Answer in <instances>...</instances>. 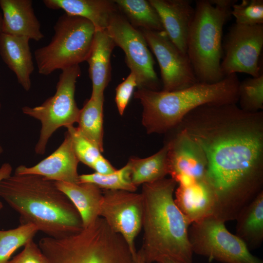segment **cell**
<instances>
[{"label": "cell", "instance_id": "obj_1", "mask_svg": "<svg viewBox=\"0 0 263 263\" xmlns=\"http://www.w3.org/2000/svg\"><path fill=\"white\" fill-rule=\"evenodd\" d=\"M177 128L205 153V180L216 198L213 217L225 223L235 220L263 191V111L205 104L188 113Z\"/></svg>", "mask_w": 263, "mask_h": 263}, {"label": "cell", "instance_id": "obj_2", "mask_svg": "<svg viewBox=\"0 0 263 263\" xmlns=\"http://www.w3.org/2000/svg\"><path fill=\"white\" fill-rule=\"evenodd\" d=\"M0 196L19 214L21 224H32L49 237L61 238L83 228L77 209L55 181L14 174L0 182Z\"/></svg>", "mask_w": 263, "mask_h": 263}, {"label": "cell", "instance_id": "obj_3", "mask_svg": "<svg viewBox=\"0 0 263 263\" xmlns=\"http://www.w3.org/2000/svg\"><path fill=\"white\" fill-rule=\"evenodd\" d=\"M177 183L172 178L143 184V243L139 251L146 263L169 258L192 263L190 224L175 203Z\"/></svg>", "mask_w": 263, "mask_h": 263}, {"label": "cell", "instance_id": "obj_4", "mask_svg": "<svg viewBox=\"0 0 263 263\" xmlns=\"http://www.w3.org/2000/svg\"><path fill=\"white\" fill-rule=\"evenodd\" d=\"M239 83L233 74L214 83L198 82L170 92L140 88L134 94L142 105V124L147 132L160 133L176 128L188 113L202 105L237 104Z\"/></svg>", "mask_w": 263, "mask_h": 263}, {"label": "cell", "instance_id": "obj_5", "mask_svg": "<svg viewBox=\"0 0 263 263\" xmlns=\"http://www.w3.org/2000/svg\"><path fill=\"white\" fill-rule=\"evenodd\" d=\"M38 246L49 263H136L124 239L101 217L65 237L43 238Z\"/></svg>", "mask_w": 263, "mask_h": 263}, {"label": "cell", "instance_id": "obj_6", "mask_svg": "<svg viewBox=\"0 0 263 263\" xmlns=\"http://www.w3.org/2000/svg\"><path fill=\"white\" fill-rule=\"evenodd\" d=\"M236 2V0L196 1L187 53L198 82L214 83L225 77L221 68L223 27Z\"/></svg>", "mask_w": 263, "mask_h": 263}, {"label": "cell", "instance_id": "obj_7", "mask_svg": "<svg viewBox=\"0 0 263 263\" xmlns=\"http://www.w3.org/2000/svg\"><path fill=\"white\" fill-rule=\"evenodd\" d=\"M54 30L50 42L34 53L38 73L44 75L86 61L95 32L88 20L65 13L59 17Z\"/></svg>", "mask_w": 263, "mask_h": 263}, {"label": "cell", "instance_id": "obj_8", "mask_svg": "<svg viewBox=\"0 0 263 263\" xmlns=\"http://www.w3.org/2000/svg\"><path fill=\"white\" fill-rule=\"evenodd\" d=\"M79 65L61 70L55 94L40 105L24 106L22 113L39 120L41 124L39 137L35 151L43 155L52 134L59 128H68L77 123L80 109L75 98V84L81 75Z\"/></svg>", "mask_w": 263, "mask_h": 263}, {"label": "cell", "instance_id": "obj_9", "mask_svg": "<svg viewBox=\"0 0 263 263\" xmlns=\"http://www.w3.org/2000/svg\"><path fill=\"white\" fill-rule=\"evenodd\" d=\"M188 237L193 253L223 263H263L245 243L213 216L191 224Z\"/></svg>", "mask_w": 263, "mask_h": 263}, {"label": "cell", "instance_id": "obj_10", "mask_svg": "<svg viewBox=\"0 0 263 263\" xmlns=\"http://www.w3.org/2000/svg\"><path fill=\"white\" fill-rule=\"evenodd\" d=\"M106 30L115 46L124 51L126 62L136 76L138 88L158 91L159 81L153 59L140 30L117 11L111 17Z\"/></svg>", "mask_w": 263, "mask_h": 263}, {"label": "cell", "instance_id": "obj_11", "mask_svg": "<svg viewBox=\"0 0 263 263\" xmlns=\"http://www.w3.org/2000/svg\"><path fill=\"white\" fill-rule=\"evenodd\" d=\"M221 63L224 75L243 73L255 77L262 74L259 64L263 47V25L231 26L222 44Z\"/></svg>", "mask_w": 263, "mask_h": 263}, {"label": "cell", "instance_id": "obj_12", "mask_svg": "<svg viewBox=\"0 0 263 263\" xmlns=\"http://www.w3.org/2000/svg\"><path fill=\"white\" fill-rule=\"evenodd\" d=\"M143 199L141 193L123 190H104L99 217L121 235L136 260L135 239L142 229Z\"/></svg>", "mask_w": 263, "mask_h": 263}, {"label": "cell", "instance_id": "obj_13", "mask_svg": "<svg viewBox=\"0 0 263 263\" xmlns=\"http://www.w3.org/2000/svg\"><path fill=\"white\" fill-rule=\"evenodd\" d=\"M140 31L158 62L163 91L184 89L198 82L187 54L181 52L164 31Z\"/></svg>", "mask_w": 263, "mask_h": 263}, {"label": "cell", "instance_id": "obj_14", "mask_svg": "<svg viewBox=\"0 0 263 263\" xmlns=\"http://www.w3.org/2000/svg\"><path fill=\"white\" fill-rule=\"evenodd\" d=\"M169 143V174L171 178L179 185H188L205 179L207 161L200 146L180 130Z\"/></svg>", "mask_w": 263, "mask_h": 263}, {"label": "cell", "instance_id": "obj_15", "mask_svg": "<svg viewBox=\"0 0 263 263\" xmlns=\"http://www.w3.org/2000/svg\"><path fill=\"white\" fill-rule=\"evenodd\" d=\"M79 161L73 148L71 136L67 132L59 147L49 156L32 166L20 165L14 174H35L55 182L78 183L77 167Z\"/></svg>", "mask_w": 263, "mask_h": 263}, {"label": "cell", "instance_id": "obj_16", "mask_svg": "<svg viewBox=\"0 0 263 263\" xmlns=\"http://www.w3.org/2000/svg\"><path fill=\"white\" fill-rule=\"evenodd\" d=\"M157 11L164 31L172 42L187 54V44L195 9L190 0H149Z\"/></svg>", "mask_w": 263, "mask_h": 263}, {"label": "cell", "instance_id": "obj_17", "mask_svg": "<svg viewBox=\"0 0 263 263\" xmlns=\"http://www.w3.org/2000/svg\"><path fill=\"white\" fill-rule=\"evenodd\" d=\"M31 0H0L1 33L38 41L44 38Z\"/></svg>", "mask_w": 263, "mask_h": 263}, {"label": "cell", "instance_id": "obj_18", "mask_svg": "<svg viewBox=\"0 0 263 263\" xmlns=\"http://www.w3.org/2000/svg\"><path fill=\"white\" fill-rule=\"evenodd\" d=\"M174 193L175 204L190 224L213 216L216 198L205 179L188 185H179Z\"/></svg>", "mask_w": 263, "mask_h": 263}, {"label": "cell", "instance_id": "obj_19", "mask_svg": "<svg viewBox=\"0 0 263 263\" xmlns=\"http://www.w3.org/2000/svg\"><path fill=\"white\" fill-rule=\"evenodd\" d=\"M115 45L106 30H95L86 60L92 84L91 98L104 96L111 77V56Z\"/></svg>", "mask_w": 263, "mask_h": 263}, {"label": "cell", "instance_id": "obj_20", "mask_svg": "<svg viewBox=\"0 0 263 263\" xmlns=\"http://www.w3.org/2000/svg\"><path fill=\"white\" fill-rule=\"evenodd\" d=\"M30 39L1 33L0 55L4 62L15 74L19 83L26 91L31 87V75L34 70Z\"/></svg>", "mask_w": 263, "mask_h": 263}, {"label": "cell", "instance_id": "obj_21", "mask_svg": "<svg viewBox=\"0 0 263 263\" xmlns=\"http://www.w3.org/2000/svg\"><path fill=\"white\" fill-rule=\"evenodd\" d=\"M43 3L49 9L88 20L95 30H106L111 17L118 11L114 1L109 0H44Z\"/></svg>", "mask_w": 263, "mask_h": 263}, {"label": "cell", "instance_id": "obj_22", "mask_svg": "<svg viewBox=\"0 0 263 263\" xmlns=\"http://www.w3.org/2000/svg\"><path fill=\"white\" fill-rule=\"evenodd\" d=\"M55 182L77 209L83 228L89 226L100 217V206L103 195L101 188L90 183Z\"/></svg>", "mask_w": 263, "mask_h": 263}, {"label": "cell", "instance_id": "obj_23", "mask_svg": "<svg viewBox=\"0 0 263 263\" xmlns=\"http://www.w3.org/2000/svg\"><path fill=\"white\" fill-rule=\"evenodd\" d=\"M235 235L249 250L259 247L263 242V191L239 212Z\"/></svg>", "mask_w": 263, "mask_h": 263}, {"label": "cell", "instance_id": "obj_24", "mask_svg": "<svg viewBox=\"0 0 263 263\" xmlns=\"http://www.w3.org/2000/svg\"><path fill=\"white\" fill-rule=\"evenodd\" d=\"M169 141L158 152L145 158H133L127 163L131 182L137 187L165 178L169 174Z\"/></svg>", "mask_w": 263, "mask_h": 263}, {"label": "cell", "instance_id": "obj_25", "mask_svg": "<svg viewBox=\"0 0 263 263\" xmlns=\"http://www.w3.org/2000/svg\"><path fill=\"white\" fill-rule=\"evenodd\" d=\"M104 96L91 98L80 109L77 129L99 150L103 151Z\"/></svg>", "mask_w": 263, "mask_h": 263}, {"label": "cell", "instance_id": "obj_26", "mask_svg": "<svg viewBox=\"0 0 263 263\" xmlns=\"http://www.w3.org/2000/svg\"><path fill=\"white\" fill-rule=\"evenodd\" d=\"M118 10L134 27L154 31H164L160 17L149 0H114Z\"/></svg>", "mask_w": 263, "mask_h": 263}, {"label": "cell", "instance_id": "obj_27", "mask_svg": "<svg viewBox=\"0 0 263 263\" xmlns=\"http://www.w3.org/2000/svg\"><path fill=\"white\" fill-rule=\"evenodd\" d=\"M38 231L32 224H23L18 227L0 230V263H7L14 252L25 245Z\"/></svg>", "mask_w": 263, "mask_h": 263}, {"label": "cell", "instance_id": "obj_28", "mask_svg": "<svg viewBox=\"0 0 263 263\" xmlns=\"http://www.w3.org/2000/svg\"><path fill=\"white\" fill-rule=\"evenodd\" d=\"M79 183H90L104 190H123L135 192L137 187L131 182L127 163L114 172L102 175L96 172L79 175Z\"/></svg>", "mask_w": 263, "mask_h": 263}, {"label": "cell", "instance_id": "obj_29", "mask_svg": "<svg viewBox=\"0 0 263 263\" xmlns=\"http://www.w3.org/2000/svg\"><path fill=\"white\" fill-rule=\"evenodd\" d=\"M240 108L246 112L255 113L263 109V74L249 77L240 82Z\"/></svg>", "mask_w": 263, "mask_h": 263}, {"label": "cell", "instance_id": "obj_30", "mask_svg": "<svg viewBox=\"0 0 263 263\" xmlns=\"http://www.w3.org/2000/svg\"><path fill=\"white\" fill-rule=\"evenodd\" d=\"M231 15L236 23L244 25H255L263 23V0H243L232 7Z\"/></svg>", "mask_w": 263, "mask_h": 263}, {"label": "cell", "instance_id": "obj_31", "mask_svg": "<svg viewBox=\"0 0 263 263\" xmlns=\"http://www.w3.org/2000/svg\"><path fill=\"white\" fill-rule=\"evenodd\" d=\"M67 129L71 137L74 151L79 162L92 168L95 160L102 155L101 151L84 137L77 127L71 126Z\"/></svg>", "mask_w": 263, "mask_h": 263}, {"label": "cell", "instance_id": "obj_32", "mask_svg": "<svg viewBox=\"0 0 263 263\" xmlns=\"http://www.w3.org/2000/svg\"><path fill=\"white\" fill-rule=\"evenodd\" d=\"M135 87H137L136 77L131 72L127 78L117 86L115 100L121 115L123 114Z\"/></svg>", "mask_w": 263, "mask_h": 263}, {"label": "cell", "instance_id": "obj_33", "mask_svg": "<svg viewBox=\"0 0 263 263\" xmlns=\"http://www.w3.org/2000/svg\"><path fill=\"white\" fill-rule=\"evenodd\" d=\"M7 263H49L38 245L33 240L24 246L23 250Z\"/></svg>", "mask_w": 263, "mask_h": 263}, {"label": "cell", "instance_id": "obj_34", "mask_svg": "<svg viewBox=\"0 0 263 263\" xmlns=\"http://www.w3.org/2000/svg\"><path fill=\"white\" fill-rule=\"evenodd\" d=\"M91 168L95 170V172L102 175L113 173L116 170L102 155L95 160Z\"/></svg>", "mask_w": 263, "mask_h": 263}, {"label": "cell", "instance_id": "obj_35", "mask_svg": "<svg viewBox=\"0 0 263 263\" xmlns=\"http://www.w3.org/2000/svg\"><path fill=\"white\" fill-rule=\"evenodd\" d=\"M12 172V167L9 163H3L0 167V182L10 175ZM3 207V205L0 201V210Z\"/></svg>", "mask_w": 263, "mask_h": 263}, {"label": "cell", "instance_id": "obj_36", "mask_svg": "<svg viewBox=\"0 0 263 263\" xmlns=\"http://www.w3.org/2000/svg\"><path fill=\"white\" fill-rule=\"evenodd\" d=\"M156 263H183L169 258H163L158 260Z\"/></svg>", "mask_w": 263, "mask_h": 263}, {"label": "cell", "instance_id": "obj_37", "mask_svg": "<svg viewBox=\"0 0 263 263\" xmlns=\"http://www.w3.org/2000/svg\"><path fill=\"white\" fill-rule=\"evenodd\" d=\"M136 263H146L142 256L140 253L139 251H137V257H136Z\"/></svg>", "mask_w": 263, "mask_h": 263}, {"label": "cell", "instance_id": "obj_38", "mask_svg": "<svg viewBox=\"0 0 263 263\" xmlns=\"http://www.w3.org/2000/svg\"><path fill=\"white\" fill-rule=\"evenodd\" d=\"M1 21H2V15L1 13L0 12V35L1 33ZM1 107V103L0 101V109Z\"/></svg>", "mask_w": 263, "mask_h": 263}]
</instances>
